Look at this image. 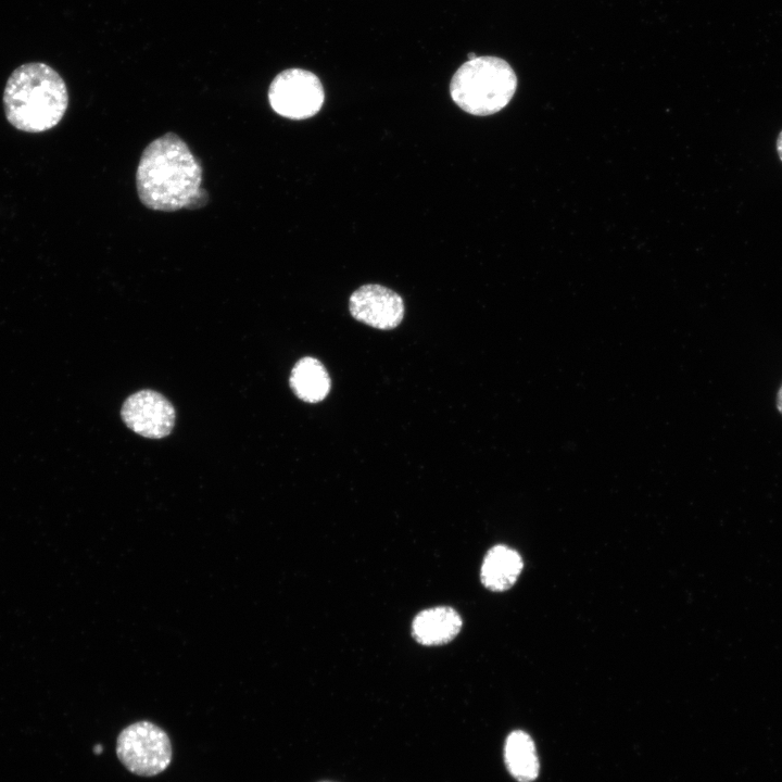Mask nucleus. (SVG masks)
<instances>
[{"label":"nucleus","mask_w":782,"mask_h":782,"mask_svg":"<svg viewBox=\"0 0 782 782\" xmlns=\"http://www.w3.org/2000/svg\"><path fill=\"white\" fill-rule=\"evenodd\" d=\"M167 733L150 721H137L124 728L116 740V755L127 770L140 777L164 771L172 760Z\"/></svg>","instance_id":"4"},{"label":"nucleus","mask_w":782,"mask_h":782,"mask_svg":"<svg viewBox=\"0 0 782 782\" xmlns=\"http://www.w3.org/2000/svg\"><path fill=\"white\" fill-rule=\"evenodd\" d=\"M775 149L780 161L782 162V130L779 133L775 141Z\"/></svg>","instance_id":"13"},{"label":"nucleus","mask_w":782,"mask_h":782,"mask_svg":"<svg viewBox=\"0 0 782 782\" xmlns=\"http://www.w3.org/2000/svg\"><path fill=\"white\" fill-rule=\"evenodd\" d=\"M521 569L522 559L515 550L495 545L484 556L480 578L485 588L505 591L516 582Z\"/></svg>","instance_id":"9"},{"label":"nucleus","mask_w":782,"mask_h":782,"mask_svg":"<svg viewBox=\"0 0 782 782\" xmlns=\"http://www.w3.org/2000/svg\"><path fill=\"white\" fill-rule=\"evenodd\" d=\"M101 752H102L101 745L94 746V753L99 754V753H101Z\"/></svg>","instance_id":"14"},{"label":"nucleus","mask_w":782,"mask_h":782,"mask_svg":"<svg viewBox=\"0 0 782 782\" xmlns=\"http://www.w3.org/2000/svg\"><path fill=\"white\" fill-rule=\"evenodd\" d=\"M202 167L187 143L166 133L143 150L137 172L139 200L150 210L174 212L200 203Z\"/></svg>","instance_id":"1"},{"label":"nucleus","mask_w":782,"mask_h":782,"mask_svg":"<svg viewBox=\"0 0 782 782\" xmlns=\"http://www.w3.org/2000/svg\"><path fill=\"white\" fill-rule=\"evenodd\" d=\"M504 760L508 772L519 782H531L538 777L535 746L525 731L516 730L508 734L504 745Z\"/></svg>","instance_id":"11"},{"label":"nucleus","mask_w":782,"mask_h":782,"mask_svg":"<svg viewBox=\"0 0 782 782\" xmlns=\"http://www.w3.org/2000/svg\"><path fill=\"white\" fill-rule=\"evenodd\" d=\"M121 415L130 430L149 439L168 436L175 424L174 406L153 390H141L127 398Z\"/></svg>","instance_id":"6"},{"label":"nucleus","mask_w":782,"mask_h":782,"mask_svg":"<svg viewBox=\"0 0 782 782\" xmlns=\"http://www.w3.org/2000/svg\"><path fill=\"white\" fill-rule=\"evenodd\" d=\"M8 122L26 133H42L55 127L68 106L64 79L50 65L29 62L9 76L2 97Z\"/></svg>","instance_id":"2"},{"label":"nucleus","mask_w":782,"mask_h":782,"mask_svg":"<svg viewBox=\"0 0 782 782\" xmlns=\"http://www.w3.org/2000/svg\"><path fill=\"white\" fill-rule=\"evenodd\" d=\"M775 406L778 412L782 415V383L778 389L777 395H775Z\"/></svg>","instance_id":"12"},{"label":"nucleus","mask_w":782,"mask_h":782,"mask_svg":"<svg viewBox=\"0 0 782 782\" xmlns=\"http://www.w3.org/2000/svg\"><path fill=\"white\" fill-rule=\"evenodd\" d=\"M325 92L319 78L302 68L280 72L270 83L268 101L272 109L289 119H306L323 106Z\"/></svg>","instance_id":"5"},{"label":"nucleus","mask_w":782,"mask_h":782,"mask_svg":"<svg viewBox=\"0 0 782 782\" xmlns=\"http://www.w3.org/2000/svg\"><path fill=\"white\" fill-rule=\"evenodd\" d=\"M289 382L294 394L307 403L323 401L330 390L327 369L317 358L311 356H305L295 363Z\"/></svg>","instance_id":"10"},{"label":"nucleus","mask_w":782,"mask_h":782,"mask_svg":"<svg viewBox=\"0 0 782 782\" xmlns=\"http://www.w3.org/2000/svg\"><path fill=\"white\" fill-rule=\"evenodd\" d=\"M517 88L513 67L499 56L482 55L466 61L450 83L452 100L465 112L485 116L504 109Z\"/></svg>","instance_id":"3"},{"label":"nucleus","mask_w":782,"mask_h":782,"mask_svg":"<svg viewBox=\"0 0 782 782\" xmlns=\"http://www.w3.org/2000/svg\"><path fill=\"white\" fill-rule=\"evenodd\" d=\"M349 308L356 320L382 330L398 327L404 317L403 299L393 290L374 283L355 290Z\"/></svg>","instance_id":"7"},{"label":"nucleus","mask_w":782,"mask_h":782,"mask_svg":"<svg viewBox=\"0 0 782 782\" xmlns=\"http://www.w3.org/2000/svg\"><path fill=\"white\" fill-rule=\"evenodd\" d=\"M461 628L462 618L454 608L438 606L416 615L412 623V634L422 645H442L452 641Z\"/></svg>","instance_id":"8"}]
</instances>
